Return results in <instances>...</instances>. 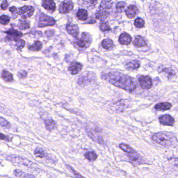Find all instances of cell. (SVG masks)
I'll return each mask as SVG.
<instances>
[{
  "instance_id": "cell-46",
  "label": "cell",
  "mask_w": 178,
  "mask_h": 178,
  "mask_svg": "<svg viewBox=\"0 0 178 178\" xmlns=\"http://www.w3.org/2000/svg\"><path fill=\"white\" fill-rule=\"evenodd\" d=\"M35 177L31 174H25L24 178H35Z\"/></svg>"
},
{
  "instance_id": "cell-37",
  "label": "cell",
  "mask_w": 178,
  "mask_h": 178,
  "mask_svg": "<svg viewBox=\"0 0 178 178\" xmlns=\"http://www.w3.org/2000/svg\"><path fill=\"white\" fill-rule=\"evenodd\" d=\"M0 124L1 126L3 127H5L7 128H10V123L7 121L4 118L2 117H0Z\"/></svg>"
},
{
  "instance_id": "cell-8",
  "label": "cell",
  "mask_w": 178,
  "mask_h": 178,
  "mask_svg": "<svg viewBox=\"0 0 178 178\" xmlns=\"http://www.w3.org/2000/svg\"><path fill=\"white\" fill-rule=\"evenodd\" d=\"M74 4L71 0H65L61 3L59 7V11L62 14L68 13L72 11Z\"/></svg>"
},
{
  "instance_id": "cell-7",
  "label": "cell",
  "mask_w": 178,
  "mask_h": 178,
  "mask_svg": "<svg viewBox=\"0 0 178 178\" xmlns=\"http://www.w3.org/2000/svg\"><path fill=\"white\" fill-rule=\"evenodd\" d=\"M140 86L143 89H149L153 86L152 79L148 76L142 75L138 78Z\"/></svg>"
},
{
  "instance_id": "cell-11",
  "label": "cell",
  "mask_w": 178,
  "mask_h": 178,
  "mask_svg": "<svg viewBox=\"0 0 178 178\" xmlns=\"http://www.w3.org/2000/svg\"><path fill=\"white\" fill-rule=\"evenodd\" d=\"M159 121L162 125L167 126H173L175 123V120L174 117L168 115L160 116L159 117Z\"/></svg>"
},
{
  "instance_id": "cell-20",
  "label": "cell",
  "mask_w": 178,
  "mask_h": 178,
  "mask_svg": "<svg viewBox=\"0 0 178 178\" xmlns=\"http://www.w3.org/2000/svg\"><path fill=\"white\" fill-rule=\"evenodd\" d=\"M133 45L137 47H142L146 45V43L144 38L140 36L135 37L134 40L133 41Z\"/></svg>"
},
{
  "instance_id": "cell-45",
  "label": "cell",
  "mask_w": 178,
  "mask_h": 178,
  "mask_svg": "<svg viewBox=\"0 0 178 178\" xmlns=\"http://www.w3.org/2000/svg\"><path fill=\"white\" fill-rule=\"evenodd\" d=\"M9 11L11 12L12 13L14 14V13L17 12V9L15 6L11 7L9 8Z\"/></svg>"
},
{
  "instance_id": "cell-3",
  "label": "cell",
  "mask_w": 178,
  "mask_h": 178,
  "mask_svg": "<svg viewBox=\"0 0 178 178\" xmlns=\"http://www.w3.org/2000/svg\"><path fill=\"white\" fill-rule=\"evenodd\" d=\"M86 132L88 136L92 139L94 142H97L100 144L104 143V140L102 136L99 135L100 133V129L97 126H87Z\"/></svg>"
},
{
  "instance_id": "cell-32",
  "label": "cell",
  "mask_w": 178,
  "mask_h": 178,
  "mask_svg": "<svg viewBox=\"0 0 178 178\" xmlns=\"http://www.w3.org/2000/svg\"><path fill=\"white\" fill-rule=\"evenodd\" d=\"M34 153H35V155L37 157L40 158H44L46 155L45 151H44L43 149L39 148H37L35 151Z\"/></svg>"
},
{
  "instance_id": "cell-30",
  "label": "cell",
  "mask_w": 178,
  "mask_h": 178,
  "mask_svg": "<svg viewBox=\"0 0 178 178\" xmlns=\"http://www.w3.org/2000/svg\"><path fill=\"white\" fill-rule=\"evenodd\" d=\"M17 26L20 30H28L30 28V24L27 20H19Z\"/></svg>"
},
{
  "instance_id": "cell-6",
  "label": "cell",
  "mask_w": 178,
  "mask_h": 178,
  "mask_svg": "<svg viewBox=\"0 0 178 178\" xmlns=\"http://www.w3.org/2000/svg\"><path fill=\"white\" fill-rule=\"evenodd\" d=\"M7 159L11 161V162H15L16 164L17 163L21 165H24V166L28 167H31L32 166H33L32 165H34V164L31 161L19 156H9L7 157Z\"/></svg>"
},
{
  "instance_id": "cell-18",
  "label": "cell",
  "mask_w": 178,
  "mask_h": 178,
  "mask_svg": "<svg viewBox=\"0 0 178 178\" xmlns=\"http://www.w3.org/2000/svg\"><path fill=\"white\" fill-rule=\"evenodd\" d=\"M138 13V8L134 5H130L125 11L126 16H128L129 18H134L137 15Z\"/></svg>"
},
{
  "instance_id": "cell-43",
  "label": "cell",
  "mask_w": 178,
  "mask_h": 178,
  "mask_svg": "<svg viewBox=\"0 0 178 178\" xmlns=\"http://www.w3.org/2000/svg\"><path fill=\"white\" fill-rule=\"evenodd\" d=\"M66 168H67L68 169H71V170H72V172H73V173L74 174V176H75L76 177H83V176H81L80 174H79L78 172H77L76 171H75L73 169L72 167H70L69 165H66Z\"/></svg>"
},
{
  "instance_id": "cell-42",
  "label": "cell",
  "mask_w": 178,
  "mask_h": 178,
  "mask_svg": "<svg viewBox=\"0 0 178 178\" xmlns=\"http://www.w3.org/2000/svg\"><path fill=\"white\" fill-rule=\"evenodd\" d=\"M1 140H4L6 142H11L12 141V138H9V136L4 135L2 133H1V136H0Z\"/></svg>"
},
{
  "instance_id": "cell-23",
  "label": "cell",
  "mask_w": 178,
  "mask_h": 178,
  "mask_svg": "<svg viewBox=\"0 0 178 178\" xmlns=\"http://www.w3.org/2000/svg\"><path fill=\"white\" fill-rule=\"evenodd\" d=\"M140 62L136 60L129 62L128 63H126L125 65V68L128 70H136L140 68Z\"/></svg>"
},
{
  "instance_id": "cell-22",
  "label": "cell",
  "mask_w": 178,
  "mask_h": 178,
  "mask_svg": "<svg viewBox=\"0 0 178 178\" xmlns=\"http://www.w3.org/2000/svg\"><path fill=\"white\" fill-rule=\"evenodd\" d=\"M1 77L6 82H12L13 81V77L11 73L6 70H3Z\"/></svg>"
},
{
  "instance_id": "cell-19",
  "label": "cell",
  "mask_w": 178,
  "mask_h": 178,
  "mask_svg": "<svg viewBox=\"0 0 178 178\" xmlns=\"http://www.w3.org/2000/svg\"><path fill=\"white\" fill-rule=\"evenodd\" d=\"M92 74H86V75H82L79 77L77 80V84L81 86L85 83H88L92 80Z\"/></svg>"
},
{
  "instance_id": "cell-34",
  "label": "cell",
  "mask_w": 178,
  "mask_h": 178,
  "mask_svg": "<svg viewBox=\"0 0 178 178\" xmlns=\"http://www.w3.org/2000/svg\"><path fill=\"white\" fill-rule=\"evenodd\" d=\"M126 3L125 2L123 1H121L117 3V4L116 5V9L118 12L121 13L122 12L124 11V9L126 7Z\"/></svg>"
},
{
  "instance_id": "cell-2",
  "label": "cell",
  "mask_w": 178,
  "mask_h": 178,
  "mask_svg": "<svg viewBox=\"0 0 178 178\" xmlns=\"http://www.w3.org/2000/svg\"><path fill=\"white\" fill-rule=\"evenodd\" d=\"M151 138L153 142L164 146H170L172 144V138L170 136L165 133H155L152 136Z\"/></svg>"
},
{
  "instance_id": "cell-24",
  "label": "cell",
  "mask_w": 178,
  "mask_h": 178,
  "mask_svg": "<svg viewBox=\"0 0 178 178\" xmlns=\"http://www.w3.org/2000/svg\"><path fill=\"white\" fill-rule=\"evenodd\" d=\"M76 16L79 20L85 21L88 17V13L85 9H79L77 12Z\"/></svg>"
},
{
  "instance_id": "cell-5",
  "label": "cell",
  "mask_w": 178,
  "mask_h": 178,
  "mask_svg": "<svg viewBox=\"0 0 178 178\" xmlns=\"http://www.w3.org/2000/svg\"><path fill=\"white\" fill-rule=\"evenodd\" d=\"M55 21L54 18L48 16L45 14H41L39 19V27L52 26L55 24Z\"/></svg>"
},
{
  "instance_id": "cell-13",
  "label": "cell",
  "mask_w": 178,
  "mask_h": 178,
  "mask_svg": "<svg viewBox=\"0 0 178 178\" xmlns=\"http://www.w3.org/2000/svg\"><path fill=\"white\" fill-rule=\"evenodd\" d=\"M66 28L68 33L74 37L77 36L79 34V28L77 25L68 24L66 26Z\"/></svg>"
},
{
  "instance_id": "cell-17",
  "label": "cell",
  "mask_w": 178,
  "mask_h": 178,
  "mask_svg": "<svg viewBox=\"0 0 178 178\" xmlns=\"http://www.w3.org/2000/svg\"><path fill=\"white\" fill-rule=\"evenodd\" d=\"M172 104L168 102H160L159 104H156L154 109L157 111H167L172 108Z\"/></svg>"
},
{
  "instance_id": "cell-36",
  "label": "cell",
  "mask_w": 178,
  "mask_h": 178,
  "mask_svg": "<svg viewBox=\"0 0 178 178\" xmlns=\"http://www.w3.org/2000/svg\"><path fill=\"white\" fill-rule=\"evenodd\" d=\"M10 21V17L7 15H2L0 17V22L2 25H6Z\"/></svg>"
},
{
  "instance_id": "cell-33",
  "label": "cell",
  "mask_w": 178,
  "mask_h": 178,
  "mask_svg": "<svg viewBox=\"0 0 178 178\" xmlns=\"http://www.w3.org/2000/svg\"><path fill=\"white\" fill-rule=\"evenodd\" d=\"M134 25L135 27H137L138 28H142L143 27H144L145 22L144 20L142 18H137L135 20L134 22Z\"/></svg>"
},
{
  "instance_id": "cell-16",
  "label": "cell",
  "mask_w": 178,
  "mask_h": 178,
  "mask_svg": "<svg viewBox=\"0 0 178 178\" xmlns=\"http://www.w3.org/2000/svg\"><path fill=\"white\" fill-rule=\"evenodd\" d=\"M132 38L129 34L127 33H123L119 37V41L120 44L123 45H128L130 44Z\"/></svg>"
},
{
  "instance_id": "cell-26",
  "label": "cell",
  "mask_w": 178,
  "mask_h": 178,
  "mask_svg": "<svg viewBox=\"0 0 178 178\" xmlns=\"http://www.w3.org/2000/svg\"><path fill=\"white\" fill-rule=\"evenodd\" d=\"M113 5V2L112 0H102L100 3V8L103 9H111Z\"/></svg>"
},
{
  "instance_id": "cell-44",
  "label": "cell",
  "mask_w": 178,
  "mask_h": 178,
  "mask_svg": "<svg viewBox=\"0 0 178 178\" xmlns=\"http://www.w3.org/2000/svg\"><path fill=\"white\" fill-rule=\"evenodd\" d=\"M8 3L6 0H3L2 3H1V9H6L8 7Z\"/></svg>"
},
{
  "instance_id": "cell-12",
  "label": "cell",
  "mask_w": 178,
  "mask_h": 178,
  "mask_svg": "<svg viewBox=\"0 0 178 178\" xmlns=\"http://www.w3.org/2000/svg\"><path fill=\"white\" fill-rule=\"evenodd\" d=\"M82 69V65L80 63L76 61H73L70 64L68 68V71H70L72 75H76L79 74Z\"/></svg>"
},
{
  "instance_id": "cell-25",
  "label": "cell",
  "mask_w": 178,
  "mask_h": 178,
  "mask_svg": "<svg viewBox=\"0 0 178 178\" xmlns=\"http://www.w3.org/2000/svg\"><path fill=\"white\" fill-rule=\"evenodd\" d=\"M102 45L104 49L108 50L112 49L114 47L113 42L110 39L107 38L104 39L102 42Z\"/></svg>"
},
{
  "instance_id": "cell-14",
  "label": "cell",
  "mask_w": 178,
  "mask_h": 178,
  "mask_svg": "<svg viewBox=\"0 0 178 178\" xmlns=\"http://www.w3.org/2000/svg\"><path fill=\"white\" fill-rule=\"evenodd\" d=\"M42 5L45 9L52 12L56 9L55 4L53 0H43Z\"/></svg>"
},
{
  "instance_id": "cell-41",
  "label": "cell",
  "mask_w": 178,
  "mask_h": 178,
  "mask_svg": "<svg viewBox=\"0 0 178 178\" xmlns=\"http://www.w3.org/2000/svg\"><path fill=\"white\" fill-rule=\"evenodd\" d=\"M16 45L17 46V47L19 48V49H22L25 46V41L22 39H18V40L16 41Z\"/></svg>"
},
{
  "instance_id": "cell-10",
  "label": "cell",
  "mask_w": 178,
  "mask_h": 178,
  "mask_svg": "<svg viewBox=\"0 0 178 178\" xmlns=\"http://www.w3.org/2000/svg\"><path fill=\"white\" fill-rule=\"evenodd\" d=\"M5 32L7 34V38L9 40L16 41L22 36V33L21 32L18 31L17 30H14L13 28L9 29L7 32Z\"/></svg>"
},
{
  "instance_id": "cell-28",
  "label": "cell",
  "mask_w": 178,
  "mask_h": 178,
  "mask_svg": "<svg viewBox=\"0 0 178 178\" xmlns=\"http://www.w3.org/2000/svg\"><path fill=\"white\" fill-rule=\"evenodd\" d=\"M128 153V156H129L130 159L131 160V161L132 162H138L139 160H140V155L138 153L134 150L131 153Z\"/></svg>"
},
{
  "instance_id": "cell-35",
  "label": "cell",
  "mask_w": 178,
  "mask_h": 178,
  "mask_svg": "<svg viewBox=\"0 0 178 178\" xmlns=\"http://www.w3.org/2000/svg\"><path fill=\"white\" fill-rule=\"evenodd\" d=\"M162 72L166 73L170 78H172V77H174L176 74L172 68H164L162 70Z\"/></svg>"
},
{
  "instance_id": "cell-31",
  "label": "cell",
  "mask_w": 178,
  "mask_h": 178,
  "mask_svg": "<svg viewBox=\"0 0 178 178\" xmlns=\"http://www.w3.org/2000/svg\"><path fill=\"white\" fill-rule=\"evenodd\" d=\"M119 147L120 148L122 149V151L126 152L127 153H131L132 151H133L134 149L132 148L129 145L126 144H120L119 145Z\"/></svg>"
},
{
  "instance_id": "cell-9",
  "label": "cell",
  "mask_w": 178,
  "mask_h": 178,
  "mask_svg": "<svg viewBox=\"0 0 178 178\" xmlns=\"http://www.w3.org/2000/svg\"><path fill=\"white\" fill-rule=\"evenodd\" d=\"M33 7L29 5H25L19 9V14L21 17L23 18L30 17L33 15L34 12Z\"/></svg>"
},
{
  "instance_id": "cell-39",
  "label": "cell",
  "mask_w": 178,
  "mask_h": 178,
  "mask_svg": "<svg viewBox=\"0 0 178 178\" xmlns=\"http://www.w3.org/2000/svg\"><path fill=\"white\" fill-rule=\"evenodd\" d=\"M14 174L16 177H18V178H21V177L24 178L25 174H25L23 171L18 170V169H15L14 171Z\"/></svg>"
},
{
  "instance_id": "cell-27",
  "label": "cell",
  "mask_w": 178,
  "mask_h": 178,
  "mask_svg": "<svg viewBox=\"0 0 178 178\" xmlns=\"http://www.w3.org/2000/svg\"><path fill=\"white\" fill-rule=\"evenodd\" d=\"M85 157L90 162H94L97 159V155L95 151H88L84 154Z\"/></svg>"
},
{
  "instance_id": "cell-40",
  "label": "cell",
  "mask_w": 178,
  "mask_h": 178,
  "mask_svg": "<svg viewBox=\"0 0 178 178\" xmlns=\"http://www.w3.org/2000/svg\"><path fill=\"white\" fill-rule=\"evenodd\" d=\"M17 76L19 79H25L27 76V72L25 70H22L17 74Z\"/></svg>"
},
{
  "instance_id": "cell-15",
  "label": "cell",
  "mask_w": 178,
  "mask_h": 178,
  "mask_svg": "<svg viewBox=\"0 0 178 178\" xmlns=\"http://www.w3.org/2000/svg\"><path fill=\"white\" fill-rule=\"evenodd\" d=\"M109 16V13L107 11L106 9H103L102 8L98 9L95 14L96 18L100 21L106 20V19Z\"/></svg>"
},
{
  "instance_id": "cell-1",
  "label": "cell",
  "mask_w": 178,
  "mask_h": 178,
  "mask_svg": "<svg viewBox=\"0 0 178 178\" xmlns=\"http://www.w3.org/2000/svg\"><path fill=\"white\" fill-rule=\"evenodd\" d=\"M102 79L113 85L125 90L133 92L136 88V84L133 79L128 75L118 72H110L102 73Z\"/></svg>"
},
{
  "instance_id": "cell-38",
  "label": "cell",
  "mask_w": 178,
  "mask_h": 178,
  "mask_svg": "<svg viewBox=\"0 0 178 178\" xmlns=\"http://www.w3.org/2000/svg\"><path fill=\"white\" fill-rule=\"evenodd\" d=\"M100 28L102 32L110 31L111 30L110 27L107 23H102L100 26Z\"/></svg>"
},
{
  "instance_id": "cell-21",
  "label": "cell",
  "mask_w": 178,
  "mask_h": 178,
  "mask_svg": "<svg viewBox=\"0 0 178 178\" xmlns=\"http://www.w3.org/2000/svg\"><path fill=\"white\" fill-rule=\"evenodd\" d=\"M44 124L45 125V129L48 131L53 130L56 126V123L54 120L52 119H47L45 120Z\"/></svg>"
},
{
  "instance_id": "cell-29",
  "label": "cell",
  "mask_w": 178,
  "mask_h": 178,
  "mask_svg": "<svg viewBox=\"0 0 178 178\" xmlns=\"http://www.w3.org/2000/svg\"><path fill=\"white\" fill-rule=\"evenodd\" d=\"M43 47V44L40 41H36L32 45L29 46V49L32 51H40Z\"/></svg>"
},
{
  "instance_id": "cell-4",
  "label": "cell",
  "mask_w": 178,
  "mask_h": 178,
  "mask_svg": "<svg viewBox=\"0 0 178 178\" xmlns=\"http://www.w3.org/2000/svg\"><path fill=\"white\" fill-rule=\"evenodd\" d=\"M92 42V38L90 34L87 32H83L81 34V39H77L75 43L81 48H87Z\"/></svg>"
}]
</instances>
